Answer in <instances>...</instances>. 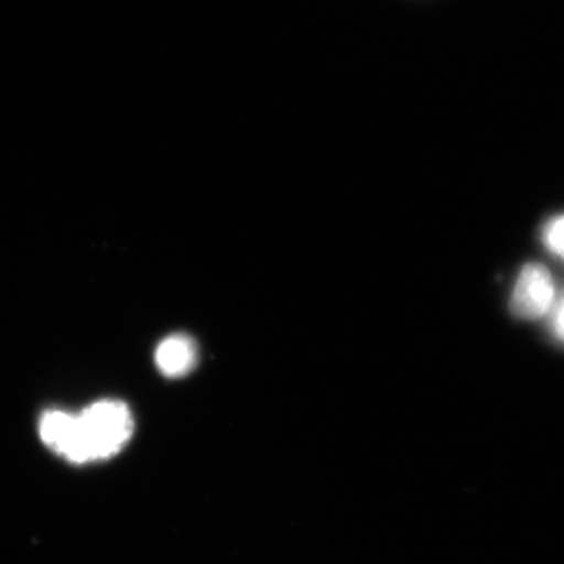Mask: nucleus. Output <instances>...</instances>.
Masks as SVG:
<instances>
[{
    "instance_id": "nucleus-1",
    "label": "nucleus",
    "mask_w": 564,
    "mask_h": 564,
    "mask_svg": "<svg viewBox=\"0 0 564 564\" xmlns=\"http://www.w3.org/2000/svg\"><path fill=\"white\" fill-rule=\"evenodd\" d=\"M132 431V414L123 403H94L77 414L76 434L65 458L77 464L109 458L129 442Z\"/></svg>"
},
{
    "instance_id": "nucleus-3",
    "label": "nucleus",
    "mask_w": 564,
    "mask_h": 564,
    "mask_svg": "<svg viewBox=\"0 0 564 564\" xmlns=\"http://www.w3.org/2000/svg\"><path fill=\"white\" fill-rule=\"evenodd\" d=\"M195 364L196 347L189 337L171 336L160 343L156 350V365L158 369L169 378L187 375Z\"/></svg>"
},
{
    "instance_id": "nucleus-5",
    "label": "nucleus",
    "mask_w": 564,
    "mask_h": 564,
    "mask_svg": "<svg viewBox=\"0 0 564 564\" xmlns=\"http://www.w3.org/2000/svg\"><path fill=\"white\" fill-rule=\"evenodd\" d=\"M543 240L544 246H546L554 256L564 259V215L549 220V224L544 226Z\"/></svg>"
},
{
    "instance_id": "nucleus-4",
    "label": "nucleus",
    "mask_w": 564,
    "mask_h": 564,
    "mask_svg": "<svg viewBox=\"0 0 564 564\" xmlns=\"http://www.w3.org/2000/svg\"><path fill=\"white\" fill-rule=\"evenodd\" d=\"M76 423L77 416H74V414L63 413V411H50L41 420L39 433H41V438H43L44 444L48 445L50 449L66 456V453L70 449L72 442H74Z\"/></svg>"
},
{
    "instance_id": "nucleus-2",
    "label": "nucleus",
    "mask_w": 564,
    "mask_h": 564,
    "mask_svg": "<svg viewBox=\"0 0 564 564\" xmlns=\"http://www.w3.org/2000/svg\"><path fill=\"white\" fill-rule=\"evenodd\" d=\"M555 306V284L546 268L527 264L511 293V312L519 319H539Z\"/></svg>"
},
{
    "instance_id": "nucleus-6",
    "label": "nucleus",
    "mask_w": 564,
    "mask_h": 564,
    "mask_svg": "<svg viewBox=\"0 0 564 564\" xmlns=\"http://www.w3.org/2000/svg\"><path fill=\"white\" fill-rule=\"evenodd\" d=\"M552 330L560 341L564 343V297L561 303L555 304L554 314H552Z\"/></svg>"
}]
</instances>
